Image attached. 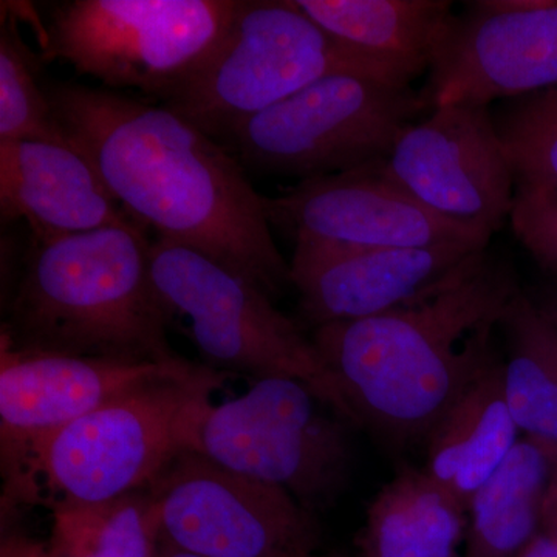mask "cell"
Returning <instances> with one entry per match:
<instances>
[{"instance_id":"obj_1","label":"cell","mask_w":557,"mask_h":557,"mask_svg":"<svg viewBox=\"0 0 557 557\" xmlns=\"http://www.w3.org/2000/svg\"><path fill=\"white\" fill-rule=\"evenodd\" d=\"M44 90L62 129L138 225L211 256L271 298L293 285L265 197L225 146L163 104L70 81Z\"/></svg>"},{"instance_id":"obj_2","label":"cell","mask_w":557,"mask_h":557,"mask_svg":"<svg viewBox=\"0 0 557 557\" xmlns=\"http://www.w3.org/2000/svg\"><path fill=\"white\" fill-rule=\"evenodd\" d=\"M520 289L515 270L485 252L431 298L359 321L314 329L319 357L357 428L397 445L426 442L497 358L498 321Z\"/></svg>"},{"instance_id":"obj_3","label":"cell","mask_w":557,"mask_h":557,"mask_svg":"<svg viewBox=\"0 0 557 557\" xmlns=\"http://www.w3.org/2000/svg\"><path fill=\"white\" fill-rule=\"evenodd\" d=\"M150 244L135 220L33 239L11 298L2 341L17 350L168 362L172 314L161 300Z\"/></svg>"},{"instance_id":"obj_4","label":"cell","mask_w":557,"mask_h":557,"mask_svg":"<svg viewBox=\"0 0 557 557\" xmlns=\"http://www.w3.org/2000/svg\"><path fill=\"white\" fill-rule=\"evenodd\" d=\"M228 373L188 368L123 392L53 432L3 475L2 508L104 502L146 490L193 448L200 413Z\"/></svg>"},{"instance_id":"obj_5","label":"cell","mask_w":557,"mask_h":557,"mask_svg":"<svg viewBox=\"0 0 557 557\" xmlns=\"http://www.w3.org/2000/svg\"><path fill=\"white\" fill-rule=\"evenodd\" d=\"M333 75L412 86L330 36L295 0H240L218 46L163 106L222 143L245 121Z\"/></svg>"},{"instance_id":"obj_6","label":"cell","mask_w":557,"mask_h":557,"mask_svg":"<svg viewBox=\"0 0 557 557\" xmlns=\"http://www.w3.org/2000/svg\"><path fill=\"white\" fill-rule=\"evenodd\" d=\"M150 271L164 306L172 317L188 319L190 339L212 364L255 380L302 381L357 426L313 341L256 282L199 249L163 237L150 244Z\"/></svg>"},{"instance_id":"obj_7","label":"cell","mask_w":557,"mask_h":557,"mask_svg":"<svg viewBox=\"0 0 557 557\" xmlns=\"http://www.w3.org/2000/svg\"><path fill=\"white\" fill-rule=\"evenodd\" d=\"M351 424L302 381L255 380L240 397L209 403L193 450L219 467L281 487L318 516L350 479Z\"/></svg>"},{"instance_id":"obj_8","label":"cell","mask_w":557,"mask_h":557,"mask_svg":"<svg viewBox=\"0 0 557 557\" xmlns=\"http://www.w3.org/2000/svg\"><path fill=\"white\" fill-rule=\"evenodd\" d=\"M428 110L412 86L333 75L245 121L220 145L262 174L327 177L383 160Z\"/></svg>"},{"instance_id":"obj_9","label":"cell","mask_w":557,"mask_h":557,"mask_svg":"<svg viewBox=\"0 0 557 557\" xmlns=\"http://www.w3.org/2000/svg\"><path fill=\"white\" fill-rule=\"evenodd\" d=\"M240 0H72L54 7L47 54L110 89L166 100L218 46Z\"/></svg>"},{"instance_id":"obj_10","label":"cell","mask_w":557,"mask_h":557,"mask_svg":"<svg viewBox=\"0 0 557 557\" xmlns=\"http://www.w3.org/2000/svg\"><path fill=\"white\" fill-rule=\"evenodd\" d=\"M161 539L200 557H317V515L188 449L149 486Z\"/></svg>"},{"instance_id":"obj_11","label":"cell","mask_w":557,"mask_h":557,"mask_svg":"<svg viewBox=\"0 0 557 557\" xmlns=\"http://www.w3.org/2000/svg\"><path fill=\"white\" fill-rule=\"evenodd\" d=\"M375 168L428 211L490 239L511 215L515 174L491 106L432 109Z\"/></svg>"},{"instance_id":"obj_12","label":"cell","mask_w":557,"mask_h":557,"mask_svg":"<svg viewBox=\"0 0 557 557\" xmlns=\"http://www.w3.org/2000/svg\"><path fill=\"white\" fill-rule=\"evenodd\" d=\"M271 225L299 248H424L475 245L490 237L438 218L376 171L359 170L300 180L278 197H265Z\"/></svg>"},{"instance_id":"obj_13","label":"cell","mask_w":557,"mask_h":557,"mask_svg":"<svg viewBox=\"0 0 557 557\" xmlns=\"http://www.w3.org/2000/svg\"><path fill=\"white\" fill-rule=\"evenodd\" d=\"M487 248H299L289 270L314 329L379 317L431 298L478 265Z\"/></svg>"},{"instance_id":"obj_14","label":"cell","mask_w":557,"mask_h":557,"mask_svg":"<svg viewBox=\"0 0 557 557\" xmlns=\"http://www.w3.org/2000/svg\"><path fill=\"white\" fill-rule=\"evenodd\" d=\"M420 91L429 109L493 106L557 87V3L528 13L453 14Z\"/></svg>"},{"instance_id":"obj_15","label":"cell","mask_w":557,"mask_h":557,"mask_svg":"<svg viewBox=\"0 0 557 557\" xmlns=\"http://www.w3.org/2000/svg\"><path fill=\"white\" fill-rule=\"evenodd\" d=\"M17 350L0 344V457L2 474L33 446L109 399L146 381L188 368Z\"/></svg>"},{"instance_id":"obj_16","label":"cell","mask_w":557,"mask_h":557,"mask_svg":"<svg viewBox=\"0 0 557 557\" xmlns=\"http://www.w3.org/2000/svg\"><path fill=\"white\" fill-rule=\"evenodd\" d=\"M0 205L3 219L28 223L33 239L89 233L132 220L73 141H0Z\"/></svg>"},{"instance_id":"obj_17","label":"cell","mask_w":557,"mask_h":557,"mask_svg":"<svg viewBox=\"0 0 557 557\" xmlns=\"http://www.w3.org/2000/svg\"><path fill=\"white\" fill-rule=\"evenodd\" d=\"M505 394L504 358L463 392L426 440L424 472L469 509L472 497L519 442Z\"/></svg>"},{"instance_id":"obj_18","label":"cell","mask_w":557,"mask_h":557,"mask_svg":"<svg viewBox=\"0 0 557 557\" xmlns=\"http://www.w3.org/2000/svg\"><path fill=\"white\" fill-rule=\"evenodd\" d=\"M311 21L412 83L431 67L450 0H295Z\"/></svg>"},{"instance_id":"obj_19","label":"cell","mask_w":557,"mask_h":557,"mask_svg":"<svg viewBox=\"0 0 557 557\" xmlns=\"http://www.w3.org/2000/svg\"><path fill=\"white\" fill-rule=\"evenodd\" d=\"M468 511L424 469L403 467L381 487L359 531L362 557H458Z\"/></svg>"},{"instance_id":"obj_20","label":"cell","mask_w":557,"mask_h":557,"mask_svg":"<svg viewBox=\"0 0 557 557\" xmlns=\"http://www.w3.org/2000/svg\"><path fill=\"white\" fill-rule=\"evenodd\" d=\"M555 483L552 458L530 438H520L472 497L463 557H519L541 530Z\"/></svg>"},{"instance_id":"obj_21","label":"cell","mask_w":557,"mask_h":557,"mask_svg":"<svg viewBox=\"0 0 557 557\" xmlns=\"http://www.w3.org/2000/svg\"><path fill=\"white\" fill-rule=\"evenodd\" d=\"M504 338L505 394L527 438L552 458L557 482V329L520 288L498 321Z\"/></svg>"},{"instance_id":"obj_22","label":"cell","mask_w":557,"mask_h":557,"mask_svg":"<svg viewBox=\"0 0 557 557\" xmlns=\"http://www.w3.org/2000/svg\"><path fill=\"white\" fill-rule=\"evenodd\" d=\"M51 557H156L159 507L149 487L104 502L51 505Z\"/></svg>"},{"instance_id":"obj_23","label":"cell","mask_w":557,"mask_h":557,"mask_svg":"<svg viewBox=\"0 0 557 557\" xmlns=\"http://www.w3.org/2000/svg\"><path fill=\"white\" fill-rule=\"evenodd\" d=\"M516 186L557 189V87L493 109Z\"/></svg>"},{"instance_id":"obj_24","label":"cell","mask_w":557,"mask_h":557,"mask_svg":"<svg viewBox=\"0 0 557 557\" xmlns=\"http://www.w3.org/2000/svg\"><path fill=\"white\" fill-rule=\"evenodd\" d=\"M16 139L72 141L54 119L35 57L9 17L0 33V141Z\"/></svg>"},{"instance_id":"obj_25","label":"cell","mask_w":557,"mask_h":557,"mask_svg":"<svg viewBox=\"0 0 557 557\" xmlns=\"http://www.w3.org/2000/svg\"><path fill=\"white\" fill-rule=\"evenodd\" d=\"M512 231L557 237V189L537 186H516L511 215Z\"/></svg>"},{"instance_id":"obj_26","label":"cell","mask_w":557,"mask_h":557,"mask_svg":"<svg viewBox=\"0 0 557 557\" xmlns=\"http://www.w3.org/2000/svg\"><path fill=\"white\" fill-rule=\"evenodd\" d=\"M519 557H557V482L545 505L541 530Z\"/></svg>"},{"instance_id":"obj_27","label":"cell","mask_w":557,"mask_h":557,"mask_svg":"<svg viewBox=\"0 0 557 557\" xmlns=\"http://www.w3.org/2000/svg\"><path fill=\"white\" fill-rule=\"evenodd\" d=\"M557 0H474L465 3V9L486 16H505V14L528 13L555 7Z\"/></svg>"},{"instance_id":"obj_28","label":"cell","mask_w":557,"mask_h":557,"mask_svg":"<svg viewBox=\"0 0 557 557\" xmlns=\"http://www.w3.org/2000/svg\"><path fill=\"white\" fill-rule=\"evenodd\" d=\"M520 244L530 252L553 281H557V237L542 236V234H522L518 236Z\"/></svg>"},{"instance_id":"obj_29","label":"cell","mask_w":557,"mask_h":557,"mask_svg":"<svg viewBox=\"0 0 557 557\" xmlns=\"http://www.w3.org/2000/svg\"><path fill=\"white\" fill-rule=\"evenodd\" d=\"M0 557H51L49 549L20 534L3 537Z\"/></svg>"},{"instance_id":"obj_30","label":"cell","mask_w":557,"mask_h":557,"mask_svg":"<svg viewBox=\"0 0 557 557\" xmlns=\"http://www.w3.org/2000/svg\"><path fill=\"white\" fill-rule=\"evenodd\" d=\"M528 296L536 304L539 311L557 329V281L527 289Z\"/></svg>"},{"instance_id":"obj_31","label":"cell","mask_w":557,"mask_h":557,"mask_svg":"<svg viewBox=\"0 0 557 557\" xmlns=\"http://www.w3.org/2000/svg\"><path fill=\"white\" fill-rule=\"evenodd\" d=\"M156 557H200L197 555H193V553L185 552V549H180L171 545L170 542L161 539L159 542V548H157Z\"/></svg>"},{"instance_id":"obj_32","label":"cell","mask_w":557,"mask_h":557,"mask_svg":"<svg viewBox=\"0 0 557 557\" xmlns=\"http://www.w3.org/2000/svg\"><path fill=\"white\" fill-rule=\"evenodd\" d=\"M318 557V556H317Z\"/></svg>"}]
</instances>
